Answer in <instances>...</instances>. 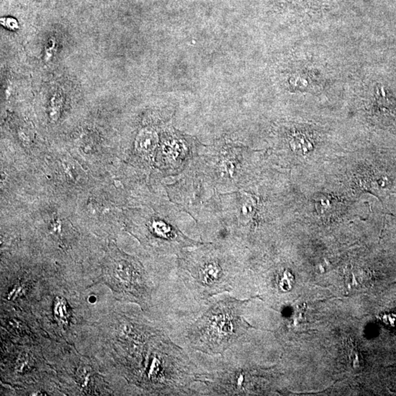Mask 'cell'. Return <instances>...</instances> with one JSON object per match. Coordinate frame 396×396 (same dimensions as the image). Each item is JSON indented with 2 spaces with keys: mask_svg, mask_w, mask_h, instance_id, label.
Masks as SVG:
<instances>
[{
  "mask_svg": "<svg viewBox=\"0 0 396 396\" xmlns=\"http://www.w3.org/2000/svg\"><path fill=\"white\" fill-rule=\"evenodd\" d=\"M256 299L260 300L259 296L239 300L225 294L217 300H210L187 328L186 338L189 347L211 356L225 355L249 330H259L244 316L247 305Z\"/></svg>",
  "mask_w": 396,
  "mask_h": 396,
  "instance_id": "obj_2",
  "label": "cell"
},
{
  "mask_svg": "<svg viewBox=\"0 0 396 396\" xmlns=\"http://www.w3.org/2000/svg\"><path fill=\"white\" fill-rule=\"evenodd\" d=\"M55 44L56 42L54 39H49L48 44H47L46 47V51H45V59L46 61L50 60L52 57L53 52H54V48H55Z\"/></svg>",
  "mask_w": 396,
  "mask_h": 396,
  "instance_id": "obj_6",
  "label": "cell"
},
{
  "mask_svg": "<svg viewBox=\"0 0 396 396\" xmlns=\"http://www.w3.org/2000/svg\"><path fill=\"white\" fill-rule=\"evenodd\" d=\"M316 209L317 212L323 217H331L336 215L338 211L337 199L329 195H320L316 199Z\"/></svg>",
  "mask_w": 396,
  "mask_h": 396,
  "instance_id": "obj_4",
  "label": "cell"
},
{
  "mask_svg": "<svg viewBox=\"0 0 396 396\" xmlns=\"http://www.w3.org/2000/svg\"><path fill=\"white\" fill-rule=\"evenodd\" d=\"M1 23L4 25L5 27L9 28L10 29H18V25L16 20L12 18H3L1 19Z\"/></svg>",
  "mask_w": 396,
  "mask_h": 396,
  "instance_id": "obj_7",
  "label": "cell"
},
{
  "mask_svg": "<svg viewBox=\"0 0 396 396\" xmlns=\"http://www.w3.org/2000/svg\"><path fill=\"white\" fill-rule=\"evenodd\" d=\"M199 383L204 384L206 395H255L270 383V375L262 369L224 362L214 372H201Z\"/></svg>",
  "mask_w": 396,
  "mask_h": 396,
  "instance_id": "obj_3",
  "label": "cell"
},
{
  "mask_svg": "<svg viewBox=\"0 0 396 396\" xmlns=\"http://www.w3.org/2000/svg\"><path fill=\"white\" fill-rule=\"evenodd\" d=\"M155 136L151 133H145L142 134L140 137V149L143 151H151L155 146Z\"/></svg>",
  "mask_w": 396,
  "mask_h": 396,
  "instance_id": "obj_5",
  "label": "cell"
},
{
  "mask_svg": "<svg viewBox=\"0 0 396 396\" xmlns=\"http://www.w3.org/2000/svg\"><path fill=\"white\" fill-rule=\"evenodd\" d=\"M180 279L199 303L231 292L242 272L240 262L225 243H205L183 250L178 258Z\"/></svg>",
  "mask_w": 396,
  "mask_h": 396,
  "instance_id": "obj_1",
  "label": "cell"
}]
</instances>
